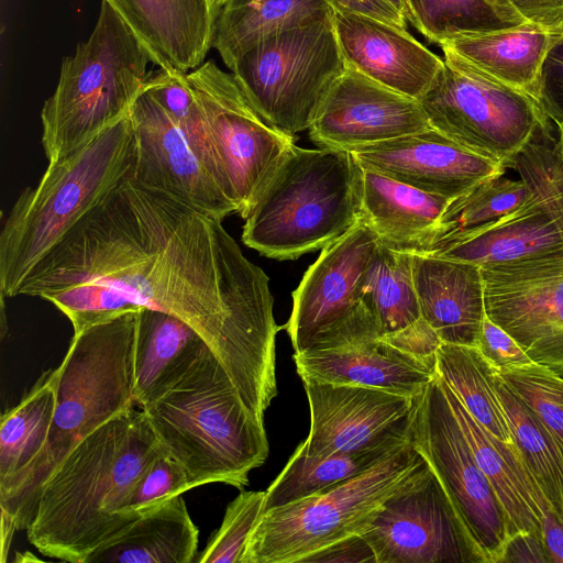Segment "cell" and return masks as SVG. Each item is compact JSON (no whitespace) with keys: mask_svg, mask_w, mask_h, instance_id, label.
I'll return each mask as SVG.
<instances>
[{"mask_svg":"<svg viewBox=\"0 0 563 563\" xmlns=\"http://www.w3.org/2000/svg\"><path fill=\"white\" fill-rule=\"evenodd\" d=\"M54 369L44 373L0 422V501L45 446L56 404Z\"/></svg>","mask_w":563,"mask_h":563,"instance_id":"obj_31","label":"cell"},{"mask_svg":"<svg viewBox=\"0 0 563 563\" xmlns=\"http://www.w3.org/2000/svg\"><path fill=\"white\" fill-rule=\"evenodd\" d=\"M345 68L332 18L266 36L230 67L260 117L289 136L309 130Z\"/></svg>","mask_w":563,"mask_h":563,"instance_id":"obj_9","label":"cell"},{"mask_svg":"<svg viewBox=\"0 0 563 563\" xmlns=\"http://www.w3.org/2000/svg\"><path fill=\"white\" fill-rule=\"evenodd\" d=\"M301 380L310 409L309 434L300 443L307 454L394 450L410 442L413 397L362 385Z\"/></svg>","mask_w":563,"mask_h":563,"instance_id":"obj_17","label":"cell"},{"mask_svg":"<svg viewBox=\"0 0 563 563\" xmlns=\"http://www.w3.org/2000/svg\"><path fill=\"white\" fill-rule=\"evenodd\" d=\"M351 153L364 169L449 199L505 173L503 165L462 147L433 128Z\"/></svg>","mask_w":563,"mask_h":563,"instance_id":"obj_20","label":"cell"},{"mask_svg":"<svg viewBox=\"0 0 563 563\" xmlns=\"http://www.w3.org/2000/svg\"><path fill=\"white\" fill-rule=\"evenodd\" d=\"M106 1L161 69H195L213 46L217 20L209 0Z\"/></svg>","mask_w":563,"mask_h":563,"instance_id":"obj_22","label":"cell"},{"mask_svg":"<svg viewBox=\"0 0 563 563\" xmlns=\"http://www.w3.org/2000/svg\"><path fill=\"white\" fill-rule=\"evenodd\" d=\"M496 368L477 346L441 343L435 371L467 411L499 442L516 445L495 385Z\"/></svg>","mask_w":563,"mask_h":563,"instance_id":"obj_33","label":"cell"},{"mask_svg":"<svg viewBox=\"0 0 563 563\" xmlns=\"http://www.w3.org/2000/svg\"><path fill=\"white\" fill-rule=\"evenodd\" d=\"M187 79L205 112L238 213L244 218L295 139L268 125L234 76L212 60L187 74Z\"/></svg>","mask_w":563,"mask_h":563,"instance_id":"obj_14","label":"cell"},{"mask_svg":"<svg viewBox=\"0 0 563 563\" xmlns=\"http://www.w3.org/2000/svg\"><path fill=\"white\" fill-rule=\"evenodd\" d=\"M541 539L549 563H563V522L551 511L543 512Z\"/></svg>","mask_w":563,"mask_h":563,"instance_id":"obj_48","label":"cell"},{"mask_svg":"<svg viewBox=\"0 0 563 563\" xmlns=\"http://www.w3.org/2000/svg\"><path fill=\"white\" fill-rule=\"evenodd\" d=\"M199 531L181 495L142 514L84 563H192Z\"/></svg>","mask_w":563,"mask_h":563,"instance_id":"obj_29","label":"cell"},{"mask_svg":"<svg viewBox=\"0 0 563 563\" xmlns=\"http://www.w3.org/2000/svg\"><path fill=\"white\" fill-rule=\"evenodd\" d=\"M390 3L407 21L410 22V10L408 0H386Z\"/></svg>","mask_w":563,"mask_h":563,"instance_id":"obj_50","label":"cell"},{"mask_svg":"<svg viewBox=\"0 0 563 563\" xmlns=\"http://www.w3.org/2000/svg\"><path fill=\"white\" fill-rule=\"evenodd\" d=\"M210 1V4H211V9H212V12H213V15L216 18V20L218 19L221 10L223 9V7L230 1V0H209Z\"/></svg>","mask_w":563,"mask_h":563,"instance_id":"obj_51","label":"cell"},{"mask_svg":"<svg viewBox=\"0 0 563 563\" xmlns=\"http://www.w3.org/2000/svg\"><path fill=\"white\" fill-rule=\"evenodd\" d=\"M478 350L499 372L532 363L517 341L485 316Z\"/></svg>","mask_w":563,"mask_h":563,"instance_id":"obj_42","label":"cell"},{"mask_svg":"<svg viewBox=\"0 0 563 563\" xmlns=\"http://www.w3.org/2000/svg\"><path fill=\"white\" fill-rule=\"evenodd\" d=\"M410 23L430 43L526 24L508 0H408Z\"/></svg>","mask_w":563,"mask_h":563,"instance_id":"obj_37","label":"cell"},{"mask_svg":"<svg viewBox=\"0 0 563 563\" xmlns=\"http://www.w3.org/2000/svg\"><path fill=\"white\" fill-rule=\"evenodd\" d=\"M364 289L379 339L394 344L426 322L413 284L411 253L379 243L366 268Z\"/></svg>","mask_w":563,"mask_h":563,"instance_id":"obj_32","label":"cell"},{"mask_svg":"<svg viewBox=\"0 0 563 563\" xmlns=\"http://www.w3.org/2000/svg\"><path fill=\"white\" fill-rule=\"evenodd\" d=\"M178 123L220 183L225 177L201 104L187 73L161 69L150 75L144 88Z\"/></svg>","mask_w":563,"mask_h":563,"instance_id":"obj_38","label":"cell"},{"mask_svg":"<svg viewBox=\"0 0 563 563\" xmlns=\"http://www.w3.org/2000/svg\"><path fill=\"white\" fill-rule=\"evenodd\" d=\"M139 309L74 334L54 369L56 404L45 446L0 501V508L14 516L18 530L27 529L41 488L63 459L98 427L137 407L134 355Z\"/></svg>","mask_w":563,"mask_h":563,"instance_id":"obj_3","label":"cell"},{"mask_svg":"<svg viewBox=\"0 0 563 563\" xmlns=\"http://www.w3.org/2000/svg\"><path fill=\"white\" fill-rule=\"evenodd\" d=\"M450 200L363 168L360 221L382 245L426 254Z\"/></svg>","mask_w":563,"mask_h":563,"instance_id":"obj_27","label":"cell"},{"mask_svg":"<svg viewBox=\"0 0 563 563\" xmlns=\"http://www.w3.org/2000/svg\"><path fill=\"white\" fill-rule=\"evenodd\" d=\"M421 317L442 343L477 346L485 311L481 267L462 261L411 253Z\"/></svg>","mask_w":563,"mask_h":563,"instance_id":"obj_24","label":"cell"},{"mask_svg":"<svg viewBox=\"0 0 563 563\" xmlns=\"http://www.w3.org/2000/svg\"><path fill=\"white\" fill-rule=\"evenodd\" d=\"M559 126V140L555 143L558 154L561 158V162L563 164V122L558 125Z\"/></svg>","mask_w":563,"mask_h":563,"instance_id":"obj_52","label":"cell"},{"mask_svg":"<svg viewBox=\"0 0 563 563\" xmlns=\"http://www.w3.org/2000/svg\"><path fill=\"white\" fill-rule=\"evenodd\" d=\"M1 509V562L7 561V555L15 530H18L15 518L12 514Z\"/></svg>","mask_w":563,"mask_h":563,"instance_id":"obj_49","label":"cell"},{"mask_svg":"<svg viewBox=\"0 0 563 563\" xmlns=\"http://www.w3.org/2000/svg\"><path fill=\"white\" fill-rule=\"evenodd\" d=\"M409 442L368 471L317 495L265 511L241 563H303L372 525L385 501L424 464Z\"/></svg>","mask_w":563,"mask_h":563,"instance_id":"obj_8","label":"cell"},{"mask_svg":"<svg viewBox=\"0 0 563 563\" xmlns=\"http://www.w3.org/2000/svg\"><path fill=\"white\" fill-rule=\"evenodd\" d=\"M495 385L519 456L550 510L563 522V453L534 411L506 384L499 369Z\"/></svg>","mask_w":563,"mask_h":563,"instance_id":"obj_35","label":"cell"},{"mask_svg":"<svg viewBox=\"0 0 563 563\" xmlns=\"http://www.w3.org/2000/svg\"><path fill=\"white\" fill-rule=\"evenodd\" d=\"M396 449L316 456L307 454L299 444L265 490L264 512L317 495L355 477Z\"/></svg>","mask_w":563,"mask_h":563,"instance_id":"obj_36","label":"cell"},{"mask_svg":"<svg viewBox=\"0 0 563 563\" xmlns=\"http://www.w3.org/2000/svg\"><path fill=\"white\" fill-rule=\"evenodd\" d=\"M163 452L145 412L124 411L84 438L43 484L27 540L51 559L84 563L137 518L122 507Z\"/></svg>","mask_w":563,"mask_h":563,"instance_id":"obj_2","label":"cell"},{"mask_svg":"<svg viewBox=\"0 0 563 563\" xmlns=\"http://www.w3.org/2000/svg\"><path fill=\"white\" fill-rule=\"evenodd\" d=\"M301 379L354 384L415 397L435 376V357L406 352L382 339L294 353Z\"/></svg>","mask_w":563,"mask_h":563,"instance_id":"obj_23","label":"cell"},{"mask_svg":"<svg viewBox=\"0 0 563 563\" xmlns=\"http://www.w3.org/2000/svg\"><path fill=\"white\" fill-rule=\"evenodd\" d=\"M74 334L129 310L174 314L207 342L261 421L277 396L269 278L222 220L131 178L114 186L31 271Z\"/></svg>","mask_w":563,"mask_h":563,"instance_id":"obj_1","label":"cell"},{"mask_svg":"<svg viewBox=\"0 0 563 563\" xmlns=\"http://www.w3.org/2000/svg\"><path fill=\"white\" fill-rule=\"evenodd\" d=\"M129 114L135 142L129 178L220 220L238 213L186 133L145 89Z\"/></svg>","mask_w":563,"mask_h":563,"instance_id":"obj_18","label":"cell"},{"mask_svg":"<svg viewBox=\"0 0 563 563\" xmlns=\"http://www.w3.org/2000/svg\"><path fill=\"white\" fill-rule=\"evenodd\" d=\"M379 245L358 221L325 245L292 291L286 329L295 353L334 349L379 339L365 299V272Z\"/></svg>","mask_w":563,"mask_h":563,"instance_id":"obj_10","label":"cell"},{"mask_svg":"<svg viewBox=\"0 0 563 563\" xmlns=\"http://www.w3.org/2000/svg\"><path fill=\"white\" fill-rule=\"evenodd\" d=\"M486 316L563 377V257L481 267Z\"/></svg>","mask_w":563,"mask_h":563,"instance_id":"obj_16","label":"cell"},{"mask_svg":"<svg viewBox=\"0 0 563 563\" xmlns=\"http://www.w3.org/2000/svg\"><path fill=\"white\" fill-rule=\"evenodd\" d=\"M148 62L134 32L101 0L93 31L74 55L63 58L56 89L41 111L48 163L86 145L129 113L150 77Z\"/></svg>","mask_w":563,"mask_h":563,"instance_id":"obj_7","label":"cell"},{"mask_svg":"<svg viewBox=\"0 0 563 563\" xmlns=\"http://www.w3.org/2000/svg\"><path fill=\"white\" fill-rule=\"evenodd\" d=\"M428 128L431 126L417 99L346 67L328 91L308 131L322 147L352 152Z\"/></svg>","mask_w":563,"mask_h":563,"instance_id":"obj_19","label":"cell"},{"mask_svg":"<svg viewBox=\"0 0 563 563\" xmlns=\"http://www.w3.org/2000/svg\"><path fill=\"white\" fill-rule=\"evenodd\" d=\"M562 34L563 29L547 30L526 23L457 37L439 46L444 59L520 91L539 103L543 63L549 49Z\"/></svg>","mask_w":563,"mask_h":563,"instance_id":"obj_25","label":"cell"},{"mask_svg":"<svg viewBox=\"0 0 563 563\" xmlns=\"http://www.w3.org/2000/svg\"><path fill=\"white\" fill-rule=\"evenodd\" d=\"M551 140L549 123L541 124L507 166L528 191L518 211L432 255L479 267L563 257V164Z\"/></svg>","mask_w":563,"mask_h":563,"instance_id":"obj_13","label":"cell"},{"mask_svg":"<svg viewBox=\"0 0 563 563\" xmlns=\"http://www.w3.org/2000/svg\"><path fill=\"white\" fill-rule=\"evenodd\" d=\"M142 410L163 451L185 470L191 488L222 483L238 489L269 453L264 422L244 404L212 350Z\"/></svg>","mask_w":563,"mask_h":563,"instance_id":"obj_4","label":"cell"},{"mask_svg":"<svg viewBox=\"0 0 563 563\" xmlns=\"http://www.w3.org/2000/svg\"><path fill=\"white\" fill-rule=\"evenodd\" d=\"M549 563L541 534L520 532L511 537L501 563Z\"/></svg>","mask_w":563,"mask_h":563,"instance_id":"obj_46","label":"cell"},{"mask_svg":"<svg viewBox=\"0 0 563 563\" xmlns=\"http://www.w3.org/2000/svg\"><path fill=\"white\" fill-rule=\"evenodd\" d=\"M528 191L521 180L487 178L448 203L426 254H435L475 236L518 211Z\"/></svg>","mask_w":563,"mask_h":563,"instance_id":"obj_34","label":"cell"},{"mask_svg":"<svg viewBox=\"0 0 563 563\" xmlns=\"http://www.w3.org/2000/svg\"><path fill=\"white\" fill-rule=\"evenodd\" d=\"M418 102L431 128L505 168L550 120L529 96L448 59Z\"/></svg>","mask_w":563,"mask_h":563,"instance_id":"obj_11","label":"cell"},{"mask_svg":"<svg viewBox=\"0 0 563 563\" xmlns=\"http://www.w3.org/2000/svg\"><path fill=\"white\" fill-rule=\"evenodd\" d=\"M332 20L346 67L399 93L418 100L444 66L407 29L352 11Z\"/></svg>","mask_w":563,"mask_h":563,"instance_id":"obj_21","label":"cell"},{"mask_svg":"<svg viewBox=\"0 0 563 563\" xmlns=\"http://www.w3.org/2000/svg\"><path fill=\"white\" fill-rule=\"evenodd\" d=\"M27 562V561H41L36 556H34L31 552L16 553L13 562Z\"/></svg>","mask_w":563,"mask_h":563,"instance_id":"obj_53","label":"cell"},{"mask_svg":"<svg viewBox=\"0 0 563 563\" xmlns=\"http://www.w3.org/2000/svg\"><path fill=\"white\" fill-rule=\"evenodd\" d=\"M191 489L183 466L164 451L150 464L122 507V512L132 518L159 506L166 500Z\"/></svg>","mask_w":563,"mask_h":563,"instance_id":"obj_41","label":"cell"},{"mask_svg":"<svg viewBox=\"0 0 563 563\" xmlns=\"http://www.w3.org/2000/svg\"><path fill=\"white\" fill-rule=\"evenodd\" d=\"M540 107L558 125L563 122V34L549 49L541 73Z\"/></svg>","mask_w":563,"mask_h":563,"instance_id":"obj_43","label":"cell"},{"mask_svg":"<svg viewBox=\"0 0 563 563\" xmlns=\"http://www.w3.org/2000/svg\"><path fill=\"white\" fill-rule=\"evenodd\" d=\"M209 349L202 336L180 318L141 307L134 355L137 407L142 409L172 388Z\"/></svg>","mask_w":563,"mask_h":563,"instance_id":"obj_28","label":"cell"},{"mask_svg":"<svg viewBox=\"0 0 563 563\" xmlns=\"http://www.w3.org/2000/svg\"><path fill=\"white\" fill-rule=\"evenodd\" d=\"M362 536L377 563H481L427 462L385 501Z\"/></svg>","mask_w":563,"mask_h":563,"instance_id":"obj_15","label":"cell"},{"mask_svg":"<svg viewBox=\"0 0 563 563\" xmlns=\"http://www.w3.org/2000/svg\"><path fill=\"white\" fill-rule=\"evenodd\" d=\"M333 10L363 13L407 29V20L386 0H327Z\"/></svg>","mask_w":563,"mask_h":563,"instance_id":"obj_47","label":"cell"},{"mask_svg":"<svg viewBox=\"0 0 563 563\" xmlns=\"http://www.w3.org/2000/svg\"><path fill=\"white\" fill-rule=\"evenodd\" d=\"M410 443L443 486L481 563H501L511 538L507 516L475 461L437 373L413 397Z\"/></svg>","mask_w":563,"mask_h":563,"instance_id":"obj_12","label":"cell"},{"mask_svg":"<svg viewBox=\"0 0 563 563\" xmlns=\"http://www.w3.org/2000/svg\"><path fill=\"white\" fill-rule=\"evenodd\" d=\"M439 377L449 406L475 461L489 481L505 510L510 536L514 537L520 532L541 534L540 519L550 508L538 484L521 461L517 446L507 445L494 438L467 411L440 375Z\"/></svg>","mask_w":563,"mask_h":563,"instance_id":"obj_26","label":"cell"},{"mask_svg":"<svg viewBox=\"0 0 563 563\" xmlns=\"http://www.w3.org/2000/svg\"><path fill=\"white\" fill-rule=\"evenodd\" d=\"M128 113L86 145L48 166L16 198L0 233L1 298L18 296L31 271L121 180L134 162Z\"/></svg>","mask_w":563,"mask_h":563,"instance_id":"obj_5","label":"cell"},{"mask_svg":"<svg viewBox=\"0 0 563 563\" xmlns=\"http://www.w3.org/2000/svg\"><path fill=\"white\" fill-rule=\"evenodd\" d=\"M265 490L240 493L227 507L220 528L198 554V563H241L251 533L264 512Z\"/></svg>","mask_w":563,"mask_h":563,"instance_id":"obj_39","label":"cell"},{"mask_svg":"<svg viewBox=\"0 0 563 563\" xmlns=\"http://www.w3.org/2000/svg\"><path fill=\"white\" fill-rule=\"evenodd\" d=\"M332 14L327 0H230L217 19L213 46L230 68L257 41L325 21Z\"/></svg>","mask_w":563,"mask_h":563,"instance_id":"obj_30","label":"cell"},{"mask_svg":"<svg viewBox=\"0 0 563 563\" xmlns=\"http://www.w3.org/2000/svg\"><path fill=\"white\" fill-rule=\"evenodd\" d=\"M499 373L534 411L563 453V377L533 362Z\"/></svg>","mask_w":563,"mask_h":563,"instance_id":"obj_40","label":"cell"},{"mask_svg":"<svg viewBox=\"0 0 563 563\" xmlns=\"http://www.w3.org/2000/svg\"><path fill=\"white\" fill-rule=\"evenodd\" d=\"M527 23L547 30L563 29V0H508Z\"/></svg>","mask_w":563,"mask_h":563,"instance_id":"obj_45","label":"cell"},{"mask_svg":"<svg viewBox=\"0 0 563 563\" xmlns=\"http://www.w3.org/2000/svg\"><path fill=\"white\" fill-rule=\"evenodd\" d=\"M362 174L349 151L292 143L243 218V243L280 261L323 249L360 221Z\"/></svg>","mask_w":563,"mask_h":563,"instance_id":"obj_6","label":"cell"},{"mask_svg":"<svg viewBox=\"0 0 563 563\" xmlns=\"http://www.w3.org/2000/svg\"><path fill=\"white\" fill-rule=\"evenodd\" d=\"M303 563H377L376 555L360 536L343 539L307 558Z\"/></svg>","mask_w":563,"mask_h":563,"instance_id":"obj_44","label":"cell"}]
</instances>
